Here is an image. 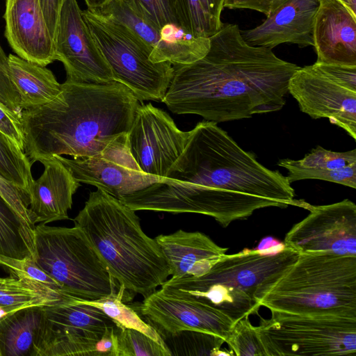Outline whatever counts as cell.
I'll return each instance as SVG.
<instances>
[{"mask_svg": "<svg viewBox=\"0 0 356 356\" xmlns=\"http://www.w3.org/2000/svg\"><path fill=\"white\" fill-rule=\"evenodd\" d=\"M294 197L287 177L263 165L217 123L204 120L189 131L166 178L120 200L136 211L209 216L226 227L265 207L304 209L307 202Z\"/></svg>", "mask_w": 356, "mask_h": 356, "instance_id": "1", "label": "cell"}, {"mask_svg": "<svg viewBox=\"0 0 356 356\" xmlns=\"http://www.w3.org/2000/svg\"><path fill=\"white\" fill-rule=\"evenodd\" d=\"M173 67L162 102L176 114H195L216 123L280 110L300 67L271 49L248 44L236 24H223L209 38L204 57Z\"/></svg>", "mask_w": 356, "mask_h": 356, "instance_id": "2", "label": "cell"}, {"mask_svg": "<svg viewBox=\"0 0 356 356\" xmlns=\"http://www.w3.org/2000/svg\"><path fill=\"white\" fill-rule=\"evenodd\" d=\"M139 101L123 84L65 81L51 101L20 113L31 164L56 155H97L128 134Z\"/></svg>", "mask_w": 356, "mask_h": 356, "instance_id": "3", "label": "cell"}, {"mask_svg": "<svg viewBox=\"0 0 356 356\" xmlns=\"http://www.w3.org/2000/svg\"><path fill=\"white\" fill-rule=\"evenodd\" d=\"M74 224L125 291L145 298L170 276L160 246L143 232L136 211L104 191L89 194Z\"/></svg>", "mask_w": 356, "mask_h": 356, "instance_id": "4", "label": "cell"}, {"mask_svg": "<svg viewBox=\"0 0 356 356\" xmlns=\"http://www.w3.org/2000/svg\"><path fill=\"white\" fill-rule=\"evenodd\" d=\"M299 254L284 245L273 253L244 250L225 254L206 273L171 277L163 282L160 290L213 307L235 323L257 314L264 296Z\"/></svg>", "mask_w": 356, "mask_h": 356, "instance_id": "5", "label": "cell"}, {"mask_svg": "<svg viewBox=\"0 0 356 356\" xmlns=\"http://www.w3.org/2000/svg\"><path fill=\"white\" fill-rule=\"evenodd\" d=\"M261 306L270 312L356 318V256L300 254Z\"/></svg>", "mask_w": 356, "mask_h": 356, "instance_id": "6", "label": "cell"}, {"mask_svg": "<svg viewBox=\"0 0 356 356\" xmlns=\"http://www.w3.org/2000/svg\"><path fill=\"white\" fill-rule=\"evenodd\" d=\"M33 259L72 297L95 300L120 289L83 232L74 225H35Z\"/></svg>", "mask_w": 356, "mask_h": 356, "instance_id": "7", "label": "cell"}, {"mask_svg": "<svg viewBox=\"0 0 356 356\" xmlns=\"http://www.w3.org/2000/svg\"><path fill=\"white\" fill-rule=\"evenodd\" d=\"M82 15L115 81L127 86L139 102H162L173 65L151 61V49L126 26L89 8L82 10Z\"/></svg>", "mask_w": 356, "mask_h": 356, "instance_id": "8", "label": "cell"}, {"mask_svg": "<svg viewBox=\"0 0 356 356\" xmlns=\"http://www.w3.org/2000/svg\"><path fill=\"white\" fill-rule=\"evenodd\" d=\"M256 327L267 356L351 355L356 318L271 312Z\"/></svg>", "mask_w": 356, "mask_h": 356, "instance_id": "9", "label": "cell"}, {"mask_svg": "<svg viewBox=\"0 0 356 356\" xmlns=\"http://www.w3.org/2000/svg\"><path fill=\"white\" fill-rule=\"evenodd\" d=\"M44 311L33 356H97V342L115 325L102 311L75 298L44 307Z\"/></svg>", "mask_w": 356, "mask_h": 356, "instance_id": "10", "label": "cell"}, {"mask_svg": "<svg viewBox=\"0 0 356 356\" xmlns=\"http://www.w3.org/2000/svg\"><path fill=\"white\" fill-rule=\"evenodd\" d=\"M307 217L286 233L284 246L299 254L356 256V205L348 200L325 205L307 203Z\"/></svg>", "mask_w": 356, "mask_h": 356, "instance_id": "11", "label": "cell"}, {"mask_svg": "<svg viewBox=\"0 0 356 356\" xmlns=\"http://www.w3.org/2000/svg\"><path fill=\"white\" fill-rule=\"evenodd\" d=\"M188 135L165 111L142 104L127 134V145L141 171L163 179L184 151Z\"/></svg>", "mask_w": 356, "mask_h": 356, "instance_id": "12", "label": "cell"}, {"mask_svg": "<svg viewBox=\"0 0 356 356\" xmlns=\"http://www.w3.org/2000/svg\"><path fill=\"white\" fill-rule=\"evenodd\" d=\"M55 58L65 67L67 81L106 84L113 72L95 41L76 0H65L54 38Z\"/></svg>", "mask_w": 356, "mask_h": 356, "instance_id": "13", "label": "cell"}, {"mask_svg": "<svg viewBox=\"0 0 356 356\" xmlns=\"http://www.w3.org/2000/svg\"><path fill=\"white\" fill-rule=\"evenodd\" d=\"M127 136L91 157L70 159L54 156L79 182L92 185L120 200L164 179L141 171L129 152Z\"/></svg>", "mask_w": 356, "mask_h": 356, "instance_id": "14", "label": "cell"}, {"mask_svg": "<svg viewBox=\"0 0 356 356\" xmlns=\"http://www.w3.org/2000/svg\"><path fill=\"white\" fill-rule=\"evenodd\" d=\"M288 91L302 112L313 119L328 118L356 139V90L335 81L314 65L299 67Z\"/></svg>", "mask_w": 356, "mask_h": 356, "instance_id": "15", "label": "cell"}, {"mask_svg": "<svg viewBox=\"0 0 356 356\" xmlns=\"http://www.w3.org/2000/svg\"><path fill=\"white\" fill-rule=\"evenodd\" d=\"M91 10L131 30L151 49L149 58L154 63L187 65L204 57L209 49V38H194L176 27L157 29L127 0H109L101 8Z\"/></svg>", "mask_w": 356, "mask_h": 356, "instance_id": "16", "label": "cell"}, {"mask_svg": "<svg viewBox=\"0 0 356 356\" xmlns=\"http://www.w3.org/2000/svg\"><path fill=\"white\" fill-rule=\"evenodd\" d=\"M139 310L161 336L195 330L216 334L225 341L234 323L213 307L160 289L145 298Z\"/></svg>", "mask_w": 356, "mask_h": 356, "instance_id": "17", "label": "cell"}, {"mask_svg": "<svg viewBox=\"0 0 356 356\" xmlns=\"http://www.w3.org/2000/svg\"><path fill=\"white\" fill-rule=\"evenodd\" d=\"M5 36L20 58L42 66L56 60L54 41L39 0H6Z\"/></svg>", "mask_w": 356, "mask_h": 356, "instance_id": "18", "label": "cell"}, {"mask_svg": "<svg viewBox=\"0 0 356 356\" xmlns=\"http://www.w3.org/2000/svg\"><path fill=\"white\" fill-rule=\"evenodd\" d=\"M316 63L356 65V14L340 0H320L314 26Z\"/></svg>", "mask_w": 356, "mask_h": 356, "instance_id": "19", "label": "cell"}, {"mask_svg": "<svg viewBox=\"0 0 356 356\" xmlns=\"http://www.w3.org/2000/svg\"><path fill=\"white\" fill-rule=\"evenodd\" d=\"M320 0H289L258 26L241 31L250 45L273 49L282 43L314 47V26Z\"/></svg>", "mask_w": 356, "mask_h": 356, "instance_id": "20", "label": "cell"}, {"mask_svg": "<svg viewBox=\"0 0 356 356\" xmlns=\"http://www.w3.org/2000/svg\"><path fill=\"white\" fill-rule=\"evenodd\" d=\"M41 176L33 180L28 194L29 209L36 223L68 219L72 197L80 186L71 171L56 156L40 161Z\"/></svg>", "mask_w": 356, "mask_h": 356, "instance_id": "21", "label": "cell"}, {"mask_svg": "<svg viewBox=\"0 0 356 356\" xmlns=\"http://www.w3.org/2000/svg\"><path fill=\"white\" fill-rule=\"evenodd\" d=\"M164 255L173 278L197 277L206 273L227 248L217 245L200 232L178 229L154 238Z\"/></svg>", "mask_w": 356, "mask_h": 356, "instance_id": "22", "label": "cell"}, {"mask_svg": "<svg viewBox=\"0 0 356 356\" xmlns=\"http://www.w3.org/2000/svg\"><path fill=\"white\" fill-rule=\"evenodd\" d=\"M278 165L286 168L291 184L304 179H319L356 188V149L332 152L318 145L300 160L283 159Z\"/></svg>", "mask_w": 356, "mask_h": 356, "instance_id": "23", "label": "cell"}, {"mask_svg": "<svg viewBox=\"0 0 356 356\" xmlns=\"http://www.w3.org/2000/svg\"><path fill=\"white\" fill-rule=\"evenodd\" d=\"M9 76L18 93L22 110L44 104L61 90L53 72L45 66L26 60L18 56H8Z\"/></svg>", "mask_w": 356, "mask_h": 356, "instance_id": "24", "label": "cell"}, {"mask_svg": "<svg viewBox=\"0 0 356 356\" xmlns=\"http://www.w3.org/2000/svg\"><path fill=\"white\" fill-rule=\"evenodd\" d=\"M44 323V307L6 317L0 321V356H33Z\"/></svg>", "mask_w": 356, "mask_h": 356, "instance_id": "25", "label": "cell"}, {"mask_svg": "<svg viewBox=\"0 0 356 356\" xmlns=\"http://www.w3.org/2000/svg\"><path fill=\"white\" fill-rule=\"evenodd\" d=\"M71 299H63L10 276L0 277V321L24 309L48 307Z\"/></svg>", "mask_w": 356, "mask_h": 356, "instance_id": "26", "label": "cell"}, {"mask_svg": "<svg viewBox=\"0 0 356 356\" xmlns=\"http://www.w3.org/2000/svg\"><path fill=\"white\" fill-rule=\"evenodd\" d=\"M186 33L194 38H209L222 28L225 0H178Z\"/></svg>", "mask_w": 356, "mask_h": 356, "instance_id": "27", "label": "cell"}, {"mask_svg": "<svg viewBox=\"0 0 356 356\" xmlns=\"http://www.w3.org/2000/svg\"><path fill=\"white\" fill-rule=\"evenodd\" d=\"M124 289L120 286L118 291H113L97 300L78 299V300L102 311L114 322L118 327L136 330L166 347L157 330L149 323L144 321L134 309L124 303Z\"/></svg>", "mask_w": 356, "mask_h": 356, "instance_id": "28", "label": "cell"}, {"mask_svg": "<svg viewBox=\"0 0 356 356\" xmlns=\"http://www.w3.org/2000/svg\"><path fill=\"white\" fill-rule=\"evenodd\" d=\"M161 337L172 355H224L220 348L225 340L216 334L195 330H182Z\"/></svg>", "mask_w": 356, "mask_h": 356, "instance_id": "29", "label": "cell"}, {"mask_svg": "<svg viewBox=\"0 0 356 356\" xmlns=\"http://www.w3.org/2000/svg\"><path fill=\"white\" fill-rule=\"evenodd\" d=\"M0 266L15 277L63 299H71L61 285L44 271L31 255L22 259L0 254Z\"/></svg>", "mask_w": 356, "mask_h": 356, "instance_id": "30", "label": "cell"}, {"mask_svg": "<svg viewBox=\"0 0 356 356\" xmlns=\"http://www.w3.org/2000/svg\"><path fill=\"white\" fill-rule=\"evenodd\" d=\"M31 165L24 152L0 131V175L27 195L34 180Z\"/></svg>", "mask_w": 356, "mask_h": 356, "instance_id": "31", "label": "cell"}, {"mask_svg": "<svg viewBox=\"0 0 356 356\" xmlns=\"http://www.w3.org/2000/svg\"><path fill=\"white\" fill-rule=\"evenodd\" d=\"M0 254L16 259L31 256L19 220L1 196Z\"/></svg>", "mask_w": 356, "mask_h": 356, "instance_id": "32", "label": "cell"}, {"mask_svg": "<svg viewBox=\"0 0 356 356\" xmlns=\"http://www.w3.org/2000/svg\"><path fill=\"white\" fill-rule=\"evenodd\" d=\"M127 1L138 15L157 29L176 27L186 33L178 0Z\"/></svg>", "mask_w": 356, "mask_h": 356, "instance_id": "33", "label": "cell"}, {"mask_svg": "<svg viewBox=\"0 0 356 356\" xmlns=\"http://www.w3.org/2000/svg\"><path fill=\"white\" fill-rule=\"evenodd\" d=\"M0 196L19 220L31 254L34 257L35 224L29 209L28 195L0 175Z\"/></svg>", "mask_w": 356, "mask_h": 356, "instance_id": "34", "label": "cell"}, {"mask_svg": "<svg viewBox=\"0 0 356 356\" xmlns=\"http://www.w3.org/2000/svg\"><path fill=\"white\" fill-rule=\"evenodd\" d=\"M238 356H267L259 334L246 316L235 322L225 341Z\"/></svg>", "mask_w": 356, "mask_h": 356, "instance_id": "35", "label": "cell"}, {"mask_svg": "<svg viewBox=\"0 0 356 356\" xmlns=\"http://www.w3.org/2000/svg\"><path fill=\"white\" fill-rule=\"evenodd\" d=\"M117 341V356H171L166 347L136 330L118 327Z\"/></svg>", "mask_w": 356, "mask_h": 356, "instance_id": "36", "label": "cell"}, {"mask_svg": "<svg viewBox=\"0 0 356 356\" xmlns=\"http://www.w3.org/2000/svg\"><path fill=\"white\" fill-rule=\"evenodd\" d=\"M0 104L20 114V99L9 76L8 56L0 44Z\"/></svg>", "mask_w": 356, "mask_h": 356, "instance_id": "37", "label": "cell"}, {"mask_svg": "<svg viewBox=\"0 0 356 356\" xmlns=\"http://www.w3.org/2000/svg\"><path fill=\"white\" fill-rule=\"evenodd\" d=\"M0 131L7 136L24 151V136L20 114L13 112L0 104Z\"/></svg>", "mask_w": 356, "mask_h": 356, "instance_id": "38", "label": "cell"}, {"mask_svg": "<svg viewBox=\"0 0 356 356\" xmlns=\"http://www.w3.org/2000/svg\"><path fill=\"white\" fill-rule=\"evenodd\" d=\"M313 65L324 74L356 90V65L316 63Z\"/></svg>", "mask_w": 356, "mask_h": 356, "instance_id": "39", "label": "cell"}, {"mask_svg": "<svg viewBox=\"0 0 356 356\" xmlns=\"http://www.w3.org/2000/svg\"><path fill=\"white\" fill-rule=\"evenodd\" d=\"M289 0H225L224 8H247L264 13L267 17Z\"/></svg>", "mask_w": 356, "mask_h": 356, "instance_id": "40", "label": "cell"}, {"mask_svg": "<svg viewBox=\"0 0 356 356\" xmlns=\"http://www.w3.org/2000/svg\"><path fill=\"white\" fill-rule=\"evenodd\" d=\"M65 0H39L44 19L54 39L61 8Z\"/></svg>", "mask_w": 356, "mask_h": 356, "instance_id": "41", "label": "cell"}, {"mask_svg": "<svg viewBox=\"0 0 356 356\" xmlns=\"http://www.w3.org/2000/svg\"><path fill=\"white\" fill-rule=\"evenodd\" d=\"M88 8L98 9L109 0H84Z\"/></svg>", "mask_w": 356, "mask_h": 356, "instance_id": "42", "label": "cell"}, {"mask_svg": "<svg viewBox=\"0 0 356 356\" xmlns=\"http://www.w3.org/2000/svg\"><path fill=\"white\" fill-rule=\"evenodd\" d=\"M343 3L356 14V0H343Z\"/></svg>", "mask_w": 356, "mask_h": 356, "instance_id": "43", "label": "cell"}, {"mask_svg": "<svg viewBox=\"0 0 356 356\" xmlns=\"http://www.w3.org/2000/svg\"><path fill=\"white\" fill-rule=\"evenodd\" d=\"M340 1H341L343 2V0H340Z\"/></svg>", "mask_w": 356, "mask_h": 356, "instance_id": "44", "label": "cell"}]
</instances>
